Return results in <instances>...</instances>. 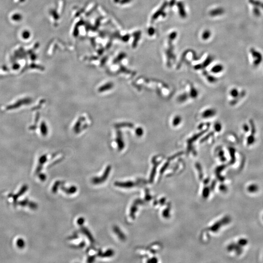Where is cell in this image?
I'll list each match as a JSON object with an SVG mask.
<instances>
[{"mask_svg": "<svg viewBox=\"0 0 263 263\" xmlns=\"http://www.w3.org/2000/svg\"><path fill=\"white\" fill-rule=\"evenodd\" d=\"M246 95V91L245 90H240L236 87L231 88L228 92L229 103L231 106H235L243 99Z\"/></svg>", "mask_w": 263, "mask_h": 263, "instance_id": "6da1fadb", "label": "cell"}, {"mask_svg": "<svg viewBox=\"0 0 263 263\" xmlns=\"http://www.w3.org/2000/svg\"><path fill=\"white\" fill-rule=\"evenodd\" d=\"M61 183V182L60 181H57L54 185L53 186V187H52V192H54V193H55L56 192H57V190H58V187L60 185V184Z\"/></svg>", "mask_w": 263, "mask_h": 263, "instance_id": "e0dca14e", "label": "cell"}, {"mask_svg": "<svg viewBox=\"0 0 263 263\" xmlns=\"http://www.w3.org/2000/svg\"><path fill=\"white\" fill-rule=\"evenodd\" d=\"M110 170L111 167L108 166L105 170L104 174L100 177H95L92 179V182L95 184H98L104 182V181L106 180V179L107 178L109 174Z\"/></svg>", "mask_w": 263, "mask_h": 263, "instance_id": "277c9868", "label": "cell"}, {"mask_svg": "<svg viewBox=\"0 0 263 263\" xmlns=\"http://www.w3.org/2000/svg\"><path fill=\"white\" fill-rule=\"evenodd\" d=\"M148 34H149L150 36H152V35L154 34V33H155V29L154 28H153L152 27H151L148 29Z\"/></svg>", "mask_w": 263, "mask_h": 263, "instance_id": "d6986e66", "label": "cell"}, {"mask_svg": "<svg viewBox=\"0 0 263 263\" xmlns=\"http://www.w3.org/2000/svg\"><path fill=\"white\" fill-rule=\"evenodd\" d=\"M61 189L63 190V192H66L67 194H74L75 192H77V188L75 186H72L70 187L69 188H66L65 187L61 186Z\"/></svg>", "mask_w": 263, "mask_h": 263, "instance_id": "8fae6325", "label": "cell"}, {"mask_svg": "<svg viewBox=\"0 0 263 263\" xmlns=\"http://www.w3.org/2000/svg\"><path fill=\"white\" fill-rule=\"evenodd\" d=\"M177 7L178 8L179 13L182 18H185L187 16V14L186 12L185 9L182 2H179L177 3Z\"/></svg>", "mask_w": 263, "mask_h": 263, "instance_id": "52a82bcc", "label": "cell"}, {"mask_svg": "<svg viewBox=\"0 0 263 263\" xmlns=\"http://www.w3.org/2000/svg\"><path fill=\"white\" fill-rule=\"evenodd\" d=\"M229 138H230L229 140H230L231 142L234 143L237 142L238 138L236 136H235V134H232L231 135L229 136Z\"/></svg>", "mask_w": 263, "mask_h": 263, "instance_id": "2e32d148", "label": "cell"}, {"mask_svg": "<svg viewBox=\"0 0 263 263\" xmlns=\"http://www.w3.org/2000/svg\"><path fill=\"white\" fill-rule=\"evenodd\" d=\"M223 13V9L222 8H217L211 10L210 12V14L211 16H217L219 15H222Z\"/></svg>", "mask_w": 263, "mask_h": 263, "instance_id": "9c48e42d", "label": "cell"}, {"mask_svg": "<svg viewBox=\"0 0 263 263\" xmlns=\"http://www.w3.org/2000/svg\"><path fill=\"white\" fill-rule=\"evenodd\" d=\"M114 253V252L112 250H108V251H106L105 253H103V254H99V256L102 257H110L112 256V255Z\"/></svg>", "mask_w": 263, "mask_h": 263, "instance_id": "9a60e30c", "label": "cell"}, {"mask_svg": "<svg viewBox=\"0 0 263 263\" xmlns=\"http://www.w3.org/2000/svg\"><path fill=\"white\" fill-rule=\"evenodd\" d=\"M134 36L136 37L134 40V43H133L134 47H136L137 45V42L140 38L141 32L137 31L134 34Z\"/></svg>", "mask_w": 263, "mask_h": 263, "instance_id": "5bb4252c", "label": "cell"}, {"mask_svg": "<svg viewBox=\"0 0 263 263\" xmlns=\"http://www.w3.org/2000/svg\"><path fill=\"white\" fill-rule=\"evenodd\" d=\"M222 128V127L221 124L219 123H217L215 124V125H214V128H215V131H216L217 132H219L221 131Z\"/></svg>", "mask_w": 263, "mask_h": 263, "instance_id": "ac0fdd59", "label": "cell"}, {"mask_svg": "<svg viewBox=\"0 0 263 263\" xmlns=\"http://www.w3.org/2000/svg\"><path fill=\"white\" fill-rule=\"evenodd\" d=\"M224 69V68L223 65L221 64H217L212 67L211 72L214 74H217L223 71Z\"/></svg>", "mask_w": 263, "mask_h": 263, "instance_id": "ba28073f", "label": "cell"}, {"mask_svg": "<svg viewBox=\"0 0 263 263\" xmlns=\"http://www.w3.org/2000/svg\"><path fill=\"white\" fill-rule=\"evenodd\" d=\"M249 123L250 125V130L247 134L245 135L244 140L245 144L248 147L253 145L256 142V135L257 131L255 123L252 120L249 121Z\"/></svg>", "mask_w": 263, "mask_h": 263, "instance_id": "7a4b0ae2", "label": "cell"}, {"mask_svg": "<svg viewBox=\"0 0 263 263\" xmlns=\"http://www.w3.org/2000/svg\"><path fill=\"white\" fill-rule=\"evenodd\" d=\"M85 222V219L83 218H80L78 220V223L79 225H83V223Z\"/></svg>", "mask_w": 263, "mask_h": 263, "instance_id": "ffe728a7", "label": "cell"}, {"mask_svg": "<svg viewBox=\"0 0 263 263\" xmlns=\"http://www.w3.org/2000/svg\"><path fill=\"white\" fill-rule=\"evenodd\" d=\"M211 36V32L208 30H206L202 33V38L204 40H208Z\"/></svg>", "mask_w": 263, "mask_h": 263, "instance_id": "4fadbf2b", "label": "cell"}, {"mask_svg": "<svg viewBox=\"0 0 263 263\" xmlns=\"http://www.w3.org/2000/svg\"><path fill=\"white\" fill-rule=\"evenodd\" d=\"M82 231L87 236V237L89 238L90 241L91 242H94L92 235H91V233L89 232V230H88L87 228H82Z\"/></svg>", "mask_w": 263, "mask_h": 263, "instance_id": "7c38bea8", "label": "cell"}, {"mask_svg": "<svg viewBox=\"0 0 263 263\" xmlns=\"http://www.w3.org/2000/svg\"><path fill=\"white\" fill-rule=\"evenodd\" d=\"M40 179H41V180H45L46 179V176L44 174H41L40 176H39Z\"/></svg>", "mask_w": 263, "mask_h": 263, "instance_id": "44dd1931", "label": "cell"}, {"mask_svg": "<svg viewBox=\"0 0 263 263\" xmlns=\"http://www.w3.org/2000/svg\"><path fill=\"white\" fill-rule=\"evenodd\" d=\"M216 114V111L214 109L210 108L204 111L202 116L204 118H210L214 117Z\"/></svg>", "mask_w": 263, "mask_h": 263, "instance_id": "8992f818", "label": "cell"}, {"mask_svg": "<svg viewBox=\"0 0 263 263\" xmlns=\"http://www.w3.org/2000/svg\"><path fill=\"white\" fill-rule=\"evenodd\" d=\"M167 6V3H166V2L165 3H163V5H162V7L159 8V10H157V11L154 14V15L152 16V21H154V20H156L160 15H162L163 16H164L163 15H166L165 13H164V10Z\"/></svg>", "mask_w": 263, "mask_h": 263, "instance_id": "5b68a950", "label": "cell"}, {"mask_svg": "<svg viewBox=\"0 0 263 263\" xmlns=\"http://www.w3.org/2000/svg\"><path fill=\"white\" fill-rule=\"evenodd\" d=\"M252 56V65L254 67H258L263 61V57L261 54L256 50L251 51Z\"/></svg>", "mask_w": 263, "mask_h": 263, "instance_id": "3957f363", "label": "cell"}, {"mask_svg": "<svg viewBox=\"0 0 263 263\" xmlns=\"http://www.w3.org/2000/svg\"><path fill=\"white\" fill-rule=\"evenodd\" d=\"M250 130V125L248 123H244L241 126V131L244 135L247 134Z\"/></svg>", "mask_w": 263, "mask_h": 263, "instance_id": "30bf717a", "label": "cell"}]
</instances>
